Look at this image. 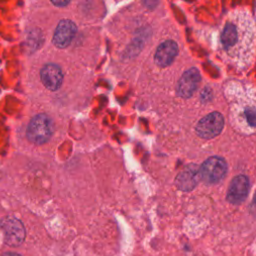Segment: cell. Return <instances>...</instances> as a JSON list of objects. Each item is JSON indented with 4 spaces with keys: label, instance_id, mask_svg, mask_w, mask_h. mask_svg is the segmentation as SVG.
Wrapping results in <instances>:
<instances>
[{
    "label": "cell",
    "instance_id": "9c48e42d",
    "mask_svg": "<svg viewBox=\"0 0 256 256\" xmlns=\"http://www.w3.org/2000/svg\"><path fill=\"white\" fill-rule=\"evenodd\" d=\"M249 191V180L244 175H238L234 177L230 183L228 192H227V200L232 204H240L242 203Z\"/></svg>",
    "mask_w": 256,
    "mask_h": 256
},
{
    "label": "cell",
    "instance_id": "30bf717a",
    "mask_svg": "<svg viewBox=\"0 0 256 256\" xmlns=\"http://www.w3.org/2000/svg\"><path fill=\"white\" fill-rule=\"evenodd\" d=\"M40 77L44 86L51 91H56L59 89L63 81V73L61 68L52 63L46 64L41 69Z\"/></svg>",
    "mask_w": 256,
    "mask_h": 256
},
{
    "label": "cell",
    "instance_id": "8fae6325",
    "mask_svg": "<svg viewBox=\"0 0 256 256\" xmlns=\"http://www.w3.org/2000/svg\"><path fill=\"white\" fill-rule=\"evenodd\" d=\"M178 54V45L173 40H167L161 43L155 53V62L161 66L165 67L171 64Z\"/></svg>",
    "mask_w": 256,
    "mask_h": 256
},
{
    "label": "cell",
    "instance_id": "5bb4252c",
    "mask_svg": "<svg viewBox=\"0 0 256 256\" xmlns=\"http://www.w3.org/2000/svg\"><path fill=\"white\" fill-rule=\"evenodd\" d=\"M2 256H20V255L16 254V253H12V252H7V253L3 254Z\"/></svg>",
    "mask_w": 256,
    "mask_h": 256
},
{
    "label": "cell",
    "instance_id": "6da1fadb",
    "mask_svg": "<svg viewBox=\"0 0 256 256\" xmlns=\"http://www.w3.org/2000/svg\"><path fill=\"white\" fill-rule=\"evenodd\" d=\"M254 47L255 27L250 14L245 10L230 13L218 31L216 49L232 65L246 68L253 59Z\"/></svg>",
    "mask_w": 256,
    "mask_h": 256
},
{
    "label": "cell",
    "instance_id": "277c9868",
    "mask_svg": "<svg viewBox=\"0 0 256 256\" xmlns=\"http://www.w3.org/2000/svg\"><path fill=\"white\" fill-rule=\"evenodd\" d=\"M227 172L226 161L218 156L208 158L199 168L200 177L209 184L219 182Z\"/></svg>",
    "mask_w": 256,
    "mask_h": 256
},
{
    "label": "cell",
    "instance_id": "52a82bcc",
    "mask_svg": "<svg viewBox=\"0 0 256 256\" xmlns=\"http://www.w3.org/2000/svg\"><path fill=\"white\" fill-rule=\"evenodd\" d=\"M77 32V27L75 23L69 19L61 20L54 32L53 43L59 48L67 47L73 40Z\"/></svg>",
    "mask_w": 256,
    "mask_h": 256
},
{
    "label": "cell",
    "instance_id": "5b68a950",
    "mask_svg": "<svg viewBox=\"0 0 256 256\" xmlns=\"http://www.w3.org/2000/svg\"><path fill=\"white\" fill-rule=\"evenodd\" d=\"M224 127V118L219 112H211L203 117L196 126V133L205 139L217 136Z\"/></svg>",
    "mask_w": 256,
    "mask_h": 256
},
{
    "label": "cell",
    "instance_id": "7c38bea8",
    "mask_svg": "<svg viewBox=\"0 0 256 256\" xmlns=\"http://www.w3.org/2000/svg\"><path fill=\"white\" fill-rule=\"evenodd\" d=\"M200 179L199 168L195 165L186 167L183 169L176 177L175 183L180 190L183 191H190L194 189Z\"/></svg>",
    "mask_w": 256,
    "mask_h": 256
},
{
    "label": "cell",
    "instance_id": "3957f363",
    "mask_svg": "<svg viewBox=\"0 0 256 256\" xmlns=\"http://www.w3.org/2000/svg\"><path fill=\"white\" fill-rule=\"evenodd\" d=\"M53 132V122L46 114L34 116L28 124L26 135L28 139L35 144L47 142Z\"/></svg>",
    "mask_w": 256,
    "mask_h": 256
},
{
    "label": "cell",
    "instance_id": "4fadbf2b",
    "mask_svg": "<svg viewBox=\"0 0 256 256\" xmlns=\"http://www.w3.org/2000/svg\"><path fill=\"white\" fill-rule=\"evenodd\" d=\"M52 4H54L56 6H65V5L69 4V1H52Z\"/></svg>",
    "mask_w": 256,
    "mask_h": 256
},
{
    "label": "cell",
    "instance_id": "7a4b0ae2",
    "mask_svg": "<svg viewBox=\"0 0 256 256\" xmlns=\"http://www.w3.org/2000/svg\"><path fill=\"white\" fill-rule=\"evenodd\" d=\"M231 121L240 128L241 131L250 133L255 128V99L254 92L249 95H238V99H231L230 103Z\"/></svg>",
    "mask_w": 256,
    "mask_h": 256
},
{
    "label": "cell",
    "instance_id": "8992f818",
    "mask_svg": "<svg viewBox=\"0 0 256 256\" xmlns=\"http://www.w3.org/2000/svg\"><path fill=\"white\" fill-rule=\"evenodd\" d=\"M5 242L10 246L20 245L25 238V229L20 220L14 217L5 218L2 221Z\"/></svg>",
    "mask_w": 256,
    "mask_h": 256
},
{
    "label": "cell",
    "instance_id": "ba28073f",
    "mask_svg": "<svg viewBox=\"0 0 256 256\" xmlns=\"http://www.w3.org/2000/svg\"><path fill=\"white\" fill-rule=\"evenodd\" d=\"M201 76L196 68H190L180 78L177 85V93L179 96L189 98L197 90Z\"/></svg>",
    "mask_w": 256,
    "mask_h": 256
}]
</instances>
